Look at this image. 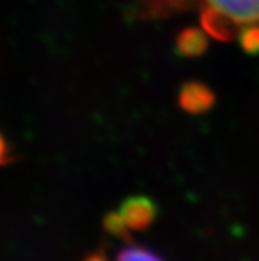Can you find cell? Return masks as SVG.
<instances>
[{
    "mask_svg": "<svg viewBox=\"0 0 259 261\" xmlns=\"http://www.w3.org/2000/svg\"><path fill=\"white\" fill-rule=\"evenodd\" d=\"M205 30L219 39H231L259 30V0H198Z\"/></svg>",
    "mask_w": 259,
    "mask_h": 261,
    "instance_id": "cell-1",
    "label": "cell"
},
{
    "mask_svg": "<svg viewBox=\"0 0 259 261\" xmlns=\"http://www.w3.org/2000/svg\"><path fill=\"white\" fill-rule=\"evenodd\" d=\"M156 215L152 200L146 197H131L124 202L117 211L106 216V230L116 236H128L131 231L149 227Z\"/></svg>",
    "mask_w": 259,
    "mask_h": 261,
    "instance_id": "cell-2",
    "label": "cell"
},
{
    "mask_svg": "<svg viewBox=\"0 0 259 261\" xmlns=\"http://www.w3.org/2000/svg\"><path fill=\"white\" fill-rule=\"evenodd\" d=\"M213 96L211 92L200 85H189L186 86L181 92V105L187 111L192 113H200L205 111L213 103Z\"/></svg>",
    "mask_w": 259,
    "mask_h": 261,
    "instance_id": "cell-3",
    "label": "cell"
},
{
    "mask_svg": "<svg viewBox=\"0 0 259 261\" xmlns=\"http://www.w3.org/2000/svg\"><path fill=\"white\" fill-rule=\"evenodd\" d=\"M116 261H164V259L149 249L128 246L117 253Z\"/></svg>",
    "mask_w": 259,
    "mask_h": 261,
    "instance_id": "cell-4",
    "label": "cell"
},
{
    "mask_svg": "<svg viewBox=\"0 0 259 261\" xmlns=\"http://www.w3.org/2000/svg\"><path fill=\"white\" fill-rule=\"evenodd\" d=\"M144 2L149 5V8L158 11V10H170L172 7H180L186 0H144Z\"/></svg>",
    "mask_w": 259,
    "mask_h": 261,
    "instance_id": "cell-5",
    "label": "cell"
},
{
    "mask_svg": "<svg viewBox=\"0 0 259 261\" xmlns=\"http://www.w3.org/2000/svg\"><path fill=\"white\" fill-rule=\"evenodd\" d=\"M7 161V142L0 135V164Z\"/></svg>",
    "mask_w": 259,
    "mask_h": 261,
    "instance_id": "cell-6",
    "label": "cell"
},
{
    "mask_svg": "<svg viewBox=\"0 0 259 261\" xmlns=\"http://www.w3.org/2000/svg\"><path fill=\"white\" fill-rule=\"evenodd\" d=\"M86 261H106L103 255H91Z\"/></svg>",
    "mask_w": 259,
    "mask_h": 261,
    "instance_id": "cell-7",
    "label": "cell"
}]
</instances>
